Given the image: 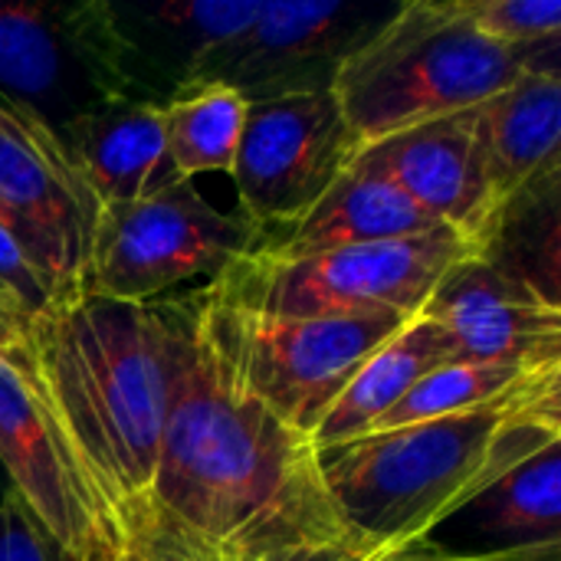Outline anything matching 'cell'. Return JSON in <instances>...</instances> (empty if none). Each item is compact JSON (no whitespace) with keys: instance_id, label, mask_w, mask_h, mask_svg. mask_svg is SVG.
I'll return each mask as SVG.
<instances>
[{"instance_id":"6","label":"cell","mask_w":561,"mask_h":561,"mask_svg":"<svg viewBox=\"0 0 561 561\" xmlns=\"http://www.w3.org/2000/svg\"><path fill=\"white\" fill-rule=\"evenodd\" d=\"M191 299L230 378L309 440L362 362L408 322L401 316L270 319L210 302L204 293Z\"/></svg>"},{"instance_id":"29","label":"cell","mask_w":561,"mask_h":561,"mask_svg":"<svg viewBox=\"0 0 561 561\" xmlns=\"http://www.w3.org/2000/svg\"><path fill=\"white\" fill-rule=\"evenodd\" d=\"M26 329H30V319L23 316V309L13 302V296L7 289H0V345L23 342Z\"/></svg>"},{"instance_id":"5","label":"cell","mask_w":561,"mask_h":561,"mask_svg":"<svg viewBox=\"0 0 561 561\" xmlns=\"http://www.w3.org/2000/svg\"><path fill=\"white\" fill-rule=\"evenodd\" d=\"M473 256L483 253L450 227L408 240L335 247L309 256H279L260 243L201 293L210 302L270 319H414L444 276Z\"/></svg>"},{"instance_id":"9","label":"cell","mask_w":561,"mask_h":561,"mask_svg":"<svg viewBox=\"0 0 561 561\" xmlns=\"http://www.w3.org/2000/svg\"><path fill=\"white\" fill-rule=\"evenodd\" d=\"M0 470L7 490L72 561L118 552L122 533L23 342L0 345Z\"/></svg>"},{"instance_id":"12","label":"cell","mask_w":561,"mask_h":561,"mask_svg":"<svg viewBox=\"0 0 561 561\" xmlns=\"http://www.w3.org/2000/svg\"><path fill=\"white\" fill-rule=\"evenodd\" d=\"M394 10V7H391ZM345 0H263L230 43L191 59L178 85L224 82L247 102L329 89L335 69L388 16Z\"/></svg>"},{"instance_id":"21","label":"cell","mask_w":561,"mask_h":561,"mask_svg":"<svg viewBox=\"0 0 561 561\" xmlns=\"http://www.w3.org/2000/svg\"><path fill=\"white\" fill-rule=\"evenodd\" d=\"M470 513L483 536L516 539V546L559 539L561 444L510 470L470 506Z\"/></svg>"},{"instance_id":"17","label":"cell","mask_w":561,"mask_h":561,"mask_svg":"<svg viewBox=\"0 0 561 561\" xmlns=\"http://www.w3.org/2000/svg\"><path fill=\"white\" fill-rule=\"evenodd\" d=\"M99 210L135 204L178 174L164 154L161 102L131 99L79 118L62 135Z\"/></svg>"},{"instance_id":"13","label":"cell","mask_w":561,"mask_h":561,"mask_svg":"<svg viewBox=\"0 0 561 561\" xmlns=\"http://www.w3.org/2000/svg\"><path fill=\"white\" fill-rule=\"evenodd\" d=\"M437 322L454 362H561V306L486 256L463 260L421 309Z\"/></svg>"},{"instance_id":"19","label":"cell","mask_w":561,"mask_h":561,"mask_svg":"<svg viewBox=\"0 0 561 561\" xmlns=\"http://www.w3.org/2000/svg\"><path fill=\"white\" fill-rule=\"evenodd\" d=\"M243 115L247 99L224 82L178 85V92L161 102L164 154L174 174L184 181L214 171L230 174Z\"/></svg>"},{"instance_id":"28","label":"cell","mask_w":561,"mask_h":561,"mask_svg":"<svg viewBox=\"0 0 561 561\" xmlns=\"http://www.w3.org/2000/svg\"><path fill=\"white\" fill-rule=\"evenodd\" d=\"M556 542V539H552ZM542 542H526V546H510V549H496V552H447V549H434L427 542L404 549L401 556L391 561H529V556L539 549Z\"/></svg>"},{"instance_id":"16","label":"cell","mask_w":561,"mask_h":561,"mask_svg":"<svg viewBox=\"0 0 561 561\" xmlns=\"http://www.w3.org/2000/svg\"><path fill=\"white\" fill-rule=\"evenodd\" d=\"M434 230H440V224L421 210L362 148L329 191L289 227V237L263 247L279 256H309L335 247L388 243Z\"/></svg>"},{"instance_id":"7","label":"cell","mask_w":561,"mask_h":561,"mask_svg":"<svg viewBox=\"0 0 561 561\" xmlns=\"http://www.w3.org/2000/svg\"><path fill=\"white\" fill-rule=\"evenodd\" d=\"M135 56L112 3H0V99L59 138L105 105L141 99Z\"/></svg>"},{"instance_id":"4","label":"cell","mask_w":561,"mask_h":561,"mask_svg":"<svg viewBox=\"0 0 561 561\" xmlns=\"http://www.w3.org/2000/svg\"><path fill=\"white\" fill-rule=\"evenodd\" d=\"M533 59V49L500 46L477 33L460 0H414L394 7L342 59L329 89L368 148L404 128L486 102Z\"/></svg>"},{"instance_id":"18","label":"cell","mask_w":561,"mask_h":561,"mask_svg":"<svg viewBox=\"0 0 561 561\" xmlns=\"http://www.w3.org/2000/svg\"><path fill=\"white\" fill-rule=\"evenodd\" d=\"M450 362H454V345L447 332L427 316L408 319L352 375V381L345 385V391L335 398L319 431L312 434V447L319 450L368 434L375 421L385 417L414 385H421L431 371Z\"/></svg>"},{"instance_id":"8","label":"cell","mask_w":561,"mask_h":561,"mask_svg":"<svg viewBox=\"0 0 561 561\" xmlns=\"http://www.w3.org/2000/svg\"><path fill=\"white\" fill-rule=\"evenodd\" d=\"M263 243V227L217 210L194 181L174 178L154 194L99 210L85 293L154 302L191 279H214Z\"/></svg>"},{"instance_id":"23","label":"cell","mask_w":561,"mask_h":561,"mask_svg":"<svg viewBox=\"0 0 561 561\" xmlns=\"http://www.w3.org/2000/svg\"><path fill=\"white\" fill-rule=\"evenodd\" d=\"M460 10L477 33L513 49L556 43L561 33L559 0H460Z\"/></svg>"},{"instance_id":"25","label":"cell","mask_w":561,"mask_h":561,"mask_svg":"<svg viewBox=\"0 0 561 561\" xmlns=\"http://www.w3.org/2000/svg\"><path fill=\"white\" fill-rule=\"evenodd\" d=\"M401 556V549L375 542L362 533H342L332 539H312V542H296L276 552H266L253 561H391Z\"/></svg>"},{"instance_id":"14","label":"cell","mask_w":561,"mask_h":561,"mask_svg":"<svg viewBox=\"0 0 561 561\" xmlns=\"http://www.w3.org/2000/svg\"><path fill=\"white\" fill-rule=\"evenodd\" d=\"M473 108L404 128L365 151L421 210H427L440 227L467 237L486 256L503 217L486 184Z\"/></svg>"},{"instance_id":"26","label":"cell","mask_w":561,"mask_h":561,"mask_svg":"<svg viewBox=\"0 0 561 561\" xmlns=\"http://www.w3.org/2000/svg\"><path fill=\"white\" fill-rule=\"evenodd\" d=\"M0 289L13 296V302L23 309L30 322L49 309V296H46L39 273L30 266V260L23 256V250L3 227H0Z\"/></svg>"},{"instance_id":"31","label":"cell","mask_w":561,"mask_h":561,"mask_svg":"<svg viewBox=\"0 0 561 561\" xmlns=\"http://www.w3.org/2000/svg\"><path fill=\"white\" fill-rule=\"evenodd\" d=\"M95 561H115V552H112V556H102V559H95Z\"/></svg>"},{"instance_id":"10","label":"cell","mask_w":561,"mask_h":561,"mask_svg":"<svg viewBox=\"0 0 561 561\" xmlns=\"http://www.w3.org/2000/svg\"><path fill=\"white\" fill-rule=\"evenodd\" d=\"M99 204L66 141L0 99V227L39 273L49 306L85 293Z\"/></svg>"},{"instance_id":"15","label":"cell","mask_w":561,"mask_h":561,"mask_svg":"<svg viewBox=\"0 0 561 561\" xmlns=\"http://www.w3.org/2000/svg\"><path fill=\"white\" fill-rule=\"evenodd\" d=\"M473 131L493 204L503 217L519 194L559 171V66L533 59L503 92L473 108Z\"/></svg>"},{"instance_id":"24","label":"cell","mask_w":561,"mask_h":561,"mask_svg":"<svg viewBox=\"0 0 561 561\" xmlns=\"http://www.w3.org/2000/svg\"><path fill=\"white\" fill-rule=\"evenodd\" d=\"M0 561H72L33 513L10 493H0Z\"/></svg>"},{"instance_id":"27","label":"cell","mask_w":561,"mask_h":561,"mask_svg":"<svg viewBox=\"0 0 561 561\" xmlns=\"http://www.w3.org/2000/svg\"><path fill=\"white\" fill-rule=\"evenodd\" d=\"M115 561H194L184 549H178L171 539H164L148 523H135L125 529Z\"/></svg>"},{"instance_id":"1","label":"cell","mask_w":561,"mask_h":561,"mask_svg":"<svg viewBox=\"0 0 561 561\" xmlns=\"http://www.w3.org/2000/svg\"><path fill=\"white\" fill-rule=\"evenodd\" d=\"M138 523L194 561H253L352 533L329 500L312 440L230 378L191 296L154 483Z\"/></svg>"},{"instance_id":"11","label":"cell","mask_w":561,"mask_h":561,"mask_svg":"<svg viewBox=\"0 0 561 561\" xmlns=\"http://www.w3.org/2000/svg\"><path fill=\"white\" fill-rule=\"evenodd\" d=\"M362 148L332 89L247 102L230 164L243 217L293 227Z\"/></svg>"},{"instance_id":"2","label":"cell","mask_w":561,"mask_h":561,"mask_svg":"<svg viewBox=\"0 0 561 561\" xmlns=\"http://www.w3.org/2000/svg\"><path fill=\"white\" fill-rule=\"evenodd\" d=\"M184 316L187 296L118 302L82 293L26 329L36 371L122 536L148 510Z\"/></svg>"},{"instance_id":"30","label":"cell","mask_w":561,"mask_h":561,"mask_svg":"<svg viewBox=\"0 0 561 561\" xmlns=\"http://www.w3.org/2000/svg\"><path fill=\"white\" fill-rule=\"evenodd\" d=\"M559 552L561 539H556V542H542V546L529 556V561H559Z\"/></svg>"},{"instance_id":"22","label":"cell","mask_w":561,"mask_h":561,"mask_svg":"<svg viewBox=\"0 0 561 561\" xmlns=\"http://www.w3.org/2000/svg\"><path fill=\"white\" fill-rule=\"evenodd\" d=\"M263 0H171L154 16L184 39V66L230 39H237L260 13Z\"/></svg>"},{"instance_id":"20","label":"cell","mask_w":561,"mask_h":561,"mask_svg":"<svg viewBox=\"0 0 561 561\" xmlns=\"http://www.w3.org/2000/svg\"><path fill=\"white\" fill-rule=\"evenodd\" d=\"M552 375H561V362H450L414 385L385 417L375 421L371 431L463 414L529 385H539Z\"/></svg>"},{"instance_id":"3","label":"cell","mask_w":561,"mask_h":561,"mask_svg":"<svg viewBox=\"0 0 561 561\" xmlns=\"http://www.w3.org/2000/svg\"><path fill=\"white\" fill-rule=\"evenodd\" d=\"M552 444H561V375L463 414L319 447L316 460L342 523L404 552Z\"/></svg>"}]
</instances>
